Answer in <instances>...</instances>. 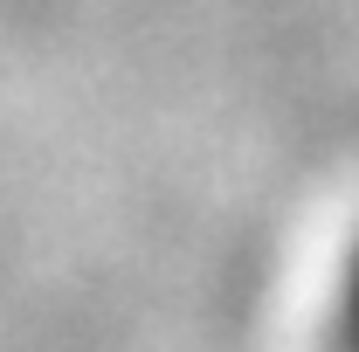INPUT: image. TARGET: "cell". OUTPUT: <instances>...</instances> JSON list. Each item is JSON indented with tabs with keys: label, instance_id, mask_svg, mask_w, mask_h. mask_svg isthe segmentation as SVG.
Returning <instances> with one entry per match:
<instances>
[{
	"label": "cell",
	"instance_id": "1",
	"mask_svg": "<svg viewBox=\"0 0 359 352\" xmlns=\"http://www.w3.org/2000/svg\"><path fill=\"white\" fill-rule=\"evenodd\" d=\"M332 339H339V352H359V249L346 263V283H339V325H332Z\"/></svg>",
	"mask_w": 359,
	"mask_h": 352
}]
</instances>
